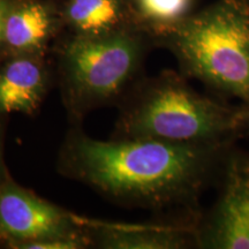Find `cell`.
I'll return each mask as SVG.
<instances>
[{"mask_svg":"<svg viewBox=\"0 0 249 249\" xmlns=\"http://www.w3.org/2000/svg\"><path fill=\"white\" fill-rule=\"evenodd\" d=\"M225 145L143 138L102 141L75 133L62 149L61 170L120 203L160 209L194 198Z\"/></svg>","mask_w":249,"mask_h":249,"instance_id":"cell-1","label":"cell"},{"mask_svg":"<svg viewBox=\"0 0 249 249\" xmlns=\"http://www.w3.org/2000/svg\"><path fill=\"white\" fill-rule=\"evenodd\" d=\"M167 37L187 75L249 105V0H219Z\"/></svg>","mask_w":249,"mask_h":249,"instance_id":"cell-2","label":"cell"},{"mask_svg":"<svg viewBox=\"0 0 249 249\" xmlns=\"http://www.w3.org/2000/svg\"><path fill=\"white\" fill-rule=\"evenodd\" d=\"M118 128L120 139L196 144H227L241 133L236 108L201 95L172 71H164L142 87Z\"/></svg>","mask_w":249,"mask_h":249,"instance_id":"cell-3","label":"cell"},{"mask_svg":"<svg viewBox=\"0 0 249 249\" xmlns=\"http://www.w3.org/2000/svg\"><path fill=\"white\" fill-rule=\"evenodd\" d=\"M142 57V40L133 29L101 37L74 36L60 58L70 107L82 113L116 98L138 73Z\"/></svg>","mask_w":249,"mask_h":249,"instance_id":"cell-4","label":"cell"},{"mask_svg":"<svg viewBox=\"0 0 249 249\" xmlns=\"http://www.w3.org/2000/svg\"><path fill=\"white\" fill-rule=\"evenodd\" d=\"M196 238L205 248L249 249V152L225 158L219 195Z\"/></svg>","mask_w":249,"mask_h":249,"instance_id":"cell-5","label":"cell"},{"mask_svg":"<svg viewBox=\"0 0 249 249\" xmlns=\"http://www.w3.org/2000/svg\"><path fill=\"white\" fill-rule=\"evenodd\" d=\"M0 234L15 248L27 242L81 235L76 218L15 183L0 188Z\"/></svg>","mask_w":249,"mask_h":249,"instance_id":"cell-6","label":"cell"},{"mask_svg":"<svg viewBox=\"0 0 249 249\" xmlns=\"http://www.w3.org/2000/svg\"><path fill=\"white\" fill-rule=\"evenodd\" d=\"M46 87L48 73L37 54H18L0 70V112L31 113Z\"/></svg>","mask_w":249,"mask_h":249,"instance_id":"cell-7","label":"cell"},{"mask_svg":"<svg viewBox=\"0 0 249 249\" xmlns=\"http://www.w3.org/2000/svg\"><path fill=\"white\" fill-rule=\"evenodd\" d=\"M54 12L40 0L13 2L4 28L2 43L18 54H38L55 29Z\"/></svg>","mask_w":249,"mask_h":249,"instance_id":"cell-8","label":"cell"},{"mask_svg":"<svg viewBox=\"0 0 249 249\" xmlns=\"http://www.w3.org/2000/svg\"><path fill=\"white\" fill-rule=\"evenodd\" d=\"M62 18L80 37L107 36L138 26L127 0H67Z\"/></svg>","mask_w":249,"mask_h":249,"instance_id":"cell-9","label":"cell"},{"mask_svg":"<svg viewBox=\"0 0 249 249\" xmlns=\"http://www.w3.org/2000/svg\"><path fill=\"white\" fill-rule=\"evenodd\" d=\"M193 236L196 233L179 226H101L97 244L107 249H177Z\"/></svg>","mask_w":249,"mask_h":249,"instance_id":"cell-10","label":"cell"},{"mask_svg":"<svg viewBox=\"0 0 249 249\" xmlns=\"http://www.w3.org/2000/svg\"><path fill=\"white\" fill-rule=\"evenodd\" d=\"M136 24L167 36L188 17L193 0H127Z\"/></svg>","mask_w":249,"mask_h":249,"instance_id":"cell-11","label":"cell"},{"mask_svg":"<svg viewBox=\"0 0 249 249\" xmlns=\"http://www.w3.org/2000/svg\"><path fill=\"white\" fill-rule=\"evenodd\" d=\"M88 245L83 235L55 236V238L42 239V240L27 242L18 246L22 249H80Z\"/></svg>","mask_w":249,"mask_h":249,"instance_id":"cell-12","label":"cell"},{"mask_svg":"<svg viewBox=\"0 0 249 249\" xmlns=\"http://www.w3.org/2000/svg\"><path fill=\"white\" fill-rule=\"evenodd\" d=\"M14 0H0V44L2 43V37H4V28L7 15L9 13Z\"/></svg>","mask_w":249,"mask_h":249,"instance_id":"cell-13","label":"cell"},{"mask_svg":"<svg viewBox=\"0 0 249 249\" xmlns=\"http://www.w3.org/2000/svg\"><path fill=\"white\" fill-rule=\"evenodd\" d=\"M236 121H238L240 132L249 130V105L236 108Z\"/></svg>","mask_w":249,"mask_h":249,"instance_id":"cell-14","label":"cell"},{"mask_svg":"<svg viewBox=\"0 0 249 249\" xmlns=\"http://www.w3.org/2000/svg\"><path fill=\"white\" fill-rule=\"evenodd\" d=\"M0 177H1V160H0Z\"/></svg>","mask_w":249,"mask_h":249,"instance_id":"cell-15","label":"cell"}]
</instances>
